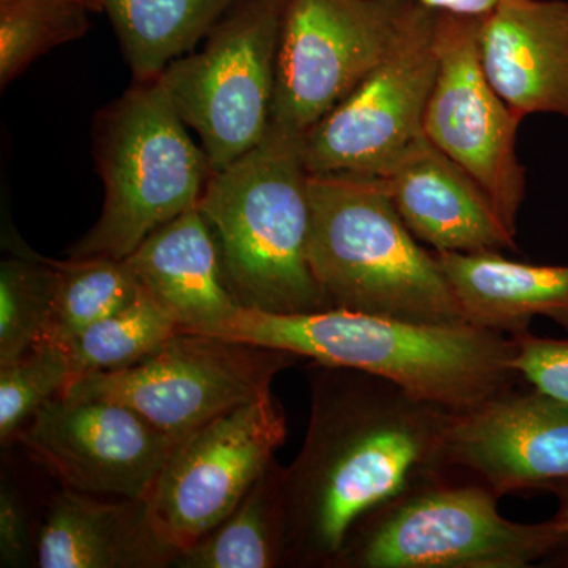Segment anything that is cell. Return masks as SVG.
<instances>
[{
  "label": "cell",
  "mask_w": 568,
  "mask_h": 568,
  "mask_svg": "<svg viewBox=\"0 0 568 568\" xmlns=\"http://www.w3.org/2000/svg\"><path fill=\"white\" fill-rule=\"evenodd\" d=\"M310 420L284 467V567L332 568L354 526L444 467L454 410L386 377L310 362Z\"/></svg>",
  "instance_id": "obj_1"
},
{
  "label": "cell",
  "mask_w": 568,
  "mask_h": 568,
  "mask_svg": "<svg viewBox=\"0 0 568 568\" xmlns=\"http://www.w3.org/2000/svg\"><path fill=\"white\" fill-rule=\"evenodd\" d=\"M205 334L386 377L454 413L473 409L521 381L511 366V336L467 323L410 324L339 308L294 315L241 308Z\"/></svg>",
  "instance_id": "obj_2"
},
{
  "label": "cell",
  "mask_w": 568,
  "mask_h": 568,
  "mask_svg": "<svg viewBox=\"0 0 568 568\" xmlns=\"http://www.w3.org/2000/svg\"><path fill=\"white\" fill-rule=\"evenodd\" d=\"M304 136L268 126L256 148L212 173L197 203L242 308L274 315L331 308L310 263Z\"/></svg>",
  "instance_id": "obj_3"
},
{
  "label": "cell",
  "mask_w": 568,
  "mask_h": 568,
  "mask_svg": "<svg viewBox=\"0 0 568 568\" xmlns=\"http://www.w3.org/2000/svg\"><path fill=\"white\" fill-rule=\"evenodd\" d=\"M310 263L331 308L465 324L435 252L407 230L379 175L310 173Z\"/></svg>",
  "instance_id": "obj_4"
},
{
  "label": "cell",
  "mask_w": 568,
  "mask_h": 568,
  "mask_svg": "<svg viewBox=\"0 0 568 568\" xmlns=\"http://www.w3.org/2000/svg\"><path fill=\"white\" fill-rule=\"evenodd\" d=\"M93 159L102 175L99 222L70 257L126 260L163 224L196 207L213 173L162 80L134 82L97 114Z\"/></svg>",
  "instance_id": "obj_5"
},
{
  "label": "cell",
  "mask_w": 568,
  "mask_h": 568,
  "mask_svg": "<svg viewBox=\"0 0 568 568\" xmlns=\"http://www.w3.org/2000/svg\"><path fill=\"white\" fill-rule=\"evenodd\" d=\"M500 497L447 469L362 518L332 568H526L568 540L555 518L517 523Z\"/></svg>",
  "instance_id": "obj_6"
},
{
  "label": "cell",
  "mask_w": 568,
  "mask_h": 568,
  "mask_svg": "<svg viewBox=\"0 0 568 568\" xmlns=\"http://www.w3.org/2000/svg\"><path fill=\"white\" fill-rule=\"evenodd\" d=\"M291 0H239L213 26L203 50L160 74L213 173L256 148L268 132L276 61Z\"/></svg>",
  "instance_id": "obj_7"
},
{
  "label": "cell",
  "mask_w": 568,
  "mask_h": 568,
  "mask_svg": "<svg viewBox=\"0 0 568 568\" xmlns=\"http://www.w3.org/2000/svg\"><path fill=\"white\" fill-rule=\"evenodd\" d=\"M298 361L287 351L179 331L136 364L81 377L62 396L132 407L175 443L220 414L271 394L275 377Z\"/></svg>",
  "instance_id": "obj_8"
},
{
  "label": "cell",
  "mask_w": 568,
  "mask_h": 568,
  "mask_svg": "<svg viewBox=\"0 0 568 568\" xmlns=\"http://www.w3.org/2000/svg\"><path fill=\"white\" fill-rule=\"evenodd\" d=\"M424 9L418 0H291L271 125L310 132L383 62Z\"/></svg>",
  "instance_id": "obj_9"
},
{
  "label": "cell",
  "mask_w": 568,
  "mask_h": 568,
  "mask_svg": "<svg viewBox=\"0 0 568 568\" xmlns=\"http://www.w3.org/2000/svg\"><path fill=\"white\" fill-rule=\"evenodd\" d=\"M286 436V413L271 392L175 440L145 499L160 536L181 552L216 528L274 462Z\"/></svg>",
  "instance_id": "obj_10"
},
{
  "label": "cell",
  "mask_w": 568,
  "mask_h": 568,
  "mask_svg": "<svg viewBox=\"0 0 568 568\" xmlns=\"http://www.w3.org/2000/svg\"><path fill=\"white\" fill-rule=\"evenodd\" d=\"M480 18L437 13V73L424 133L488 194L500 220L517 234L526 197V170L518 160L525 119L489 84L478 54Z\"/></svg>",
  "instance_id": "obj_11"
},
{
  "label": "cell",
  "mask_w": 568,
  "mask_h": 568,
  "mask_svg": "<svg viewBox=\"0 0 568 568\" xmlns=\"http://www.w3.org/2000/svg\"><path fill=\"white\" fill-rule=\"evenodd\" d=\"M436 18L425 7L383 62L305 133L310 173L381 175L425 136L437 73Z\"/></svg>",
  "instance_id": "obj_12"
},
{
  "label": "cell",
  "mask_w": 568,
  "mask_h": 568,
  "mask_svg": "<svg viewBox=\"0 0 568 568\" xmlns=\"http://www.w3.org/2000/svg\"><path fill=\"white\" fill-rule=\"evenodd\" d=\"M14 443L63 488L138 500L151 495L173 447L132 407L62 395L41 407Z\"/></svg>",
  "instance_id": "obj_13"
},
{
  "label": "cell",
  "mask_w": 568,
  "mask_h": 568,
  "mask_svg": "<svg viewBox=\"0 0 568 568\" xmlns=\"http://www.w3.org/2000/svg\"><path fill=\"white\" fill-rule=\"evenodd\" d=\"M444 467L503 499L568 477V403L517 387L448 426Z\"/></svg>",
  "instance_id": "obj_14"
},
{
  "label": "cell",
  "mask_w": 568,
  "mask_h": 568,
  "mask_svg": "<svg viewBox=\"0 0 568 568\" xmlns=\"http://www.w3.org/2000/svg\"><path fill=\"white\" fill-rule=\"evenodd\" d=\"M379 178L407 230L433 252L517 250L484 189L426 136Z\"/></svg>",
  "instance_id": "obj_15"
},
{
  "label": "cell",
  "mask_w": 568,
  "mask_h": 568,
  "mask_svg": "<svg viewBox=\"0 0 568 568\" xmlns=\"http://www.w3.org/2000/svg\"><path fill=\"white\" fill-rule=\"evenodd\" d=\"M489 84L523 119H568L567 0H504L478 28Z\"/></svg>",
  "instance_id": "obj_16"
},
{
  "label": "cell",
  "mask_w": 568,
  "mask_h": 568,
  "mask_svg": "<svg viewBox=\"0 0 568 568\" xmlns=\"http://www.w3.org/2000/svg\"><path fill=\"white\" fill-rule=\"evenodd\" d=\"M179 551L153 526L148 503L59 488L37 523L36 567L163 568Z\"/></svg>",
  "instance_id": "obj_17"
},
{
  "label": "cell",
  "mask_w": 568,
  "mask_h": 568,
  "mask_svg": "<svg viewBox=\"0 0 568 568\" xmlns=\"http://www.w3.org/2000/svg\"><path fill=\"white\" fill-rule=\"evenodd\" d=\"M126 263L179 331L205 334L242 308L207 220L193 207L149 235Z\"/></svg>",
  "instance_id": "obj_18"
},
{
  "label": "cell",
  "mask_w": 568,
  "mask_h": 568,
  "mask_svg": "<svg viewBox=\"0 0 568 568\" xmlns=\"http://www.w3.org/2000/svg\"><path fill=\"white\" fill-rule=\"evenodd\" d=\"M436 256L467 324L517 336L544 316L568 335V265L521 263L500 252Z\"/></svg>",
  "instance_id": "obj_19"
},
{
  "label": "cell",
  "mask_w": 568,
  "mask_h": 568,
  "mask_svg": "<svg viewBox=\"0 0 568 568\" xmlns=\"http://www.w3.org/2000/svg\"><path fill=\"white\" fill-rule=\"evenodd\" d=\"M239 0H97L110 18L134 82L156 80L192 51Z\"/></svg>",
  "instance_id": "obj_20"
},
{
  "label": "cell",
  "mask_w": 568,
  "mask_h": 568,
  "mask_svg": "<svg viewBox=\"0 0 568 568\" xmlns=\"http://www.w3.org/2000/svg\"><path fill=\"white\" fill-rule=\"evenodd\" d=\"M284 467L276 459L237 507L192 547L182 549L178 568H276L286 559Z\"/></svg>",
  "instance_id": "obj_21"
},
{
  "label": "cell",
  "mask_w": 568,
  "mask_h": 568,
  "mask_svg": "<svg viewBox=\"0 0 568 568\" xmlns=\"http://www.w3.org/2000/svg\"><path fill=\"white\" fill-rule=\"evenodd\" d=\"M54 301L47 343L62 346L85 327L133 304L144 291L125 260L106 256L52 260Z\"/></svg>",
  "instance_id": "obj_22"
},
{
  "label": "cell",
  "mask_w": 568,
  "mask_h": 568,
  "mask_svg": "<svg viewBox=\"0 0 568 568\" xmlns=\"http://www.w3.org/2000/svg\"><path fill=\"white\" fill-rule=\"evenodd\" d=\"M175 332L179 325L173 317L142 291L133 304L97 321L63 343L70 362V384L95 373L132 366Z\"/></svg>",
  "instance_id": "obj_23"
},
{
  "label": "cell",
  "mask_w": 568,
  "mask_h": 568,
  "mask_svg": "<svg viewBox=\"0 0 568 568\" xmlns=\"http://www.w3.org/2000/svg\"><path fill=\"white\" fill-rule=\"evenodd\" d=\"M55 271L50 257L13 250L0 263V364L47 343L54 301Z\"/></svg>",
  "instance_id": "obj_24"
},
{
  "label": "cell",
  "mask_w": 568,
  "mask_h": 568,
  "mask_svg": "<svg viewBox=\"0 0 568 568\" xmlns=\"http://www.w3.org/2000/svg\"><path fill=\"white\" fill-rule=\"evenodd\" d=\"M78 0H0V85L6 89L33 61L91 28Z\"/></svg>",
  "instance_id": "obj_25"
},
{
  "label": "cell",
  "mask_w": 568,
  "mask_h": 568,
  "mask_svg": "<svg viewBox=\"0 0 568 568\" xmlns=\"http://www.w3.org/2000/svg\"><path fill=\"white\" fill-rule=\"evenodd\" d=\"M71 379L65 349L41 343L0 364V440L10 446L32 417L51 399L61 396Z\"/></svg>",
  "instance_id": "obj_26"
},
{
  "label": "cell",
  "mask_w": 568,
  "mask_h": 568,
  "mask_svg": "<svg viewBox=\"0 0 568 568\" xmlns=\"http://www.w3.org/2000/svg\"><path fill=\"white\" fill-rule=\"evenodd\" d=\"M511 339L515 345L511 366L519 379L541 394L568 403V336L541 338L526 332Z\"/></svg>",
  "instance_id": "obj_27"
},
{
  "label": "cell",
  "mask_w": 568,
  "mask_h": 568,
  "mask_svg": "<svg viewBox=\"0 0 568 568\" xmlns=\"http://www.w3.org/2000/svg\"><path fill=\"white\" fill-rule=\"evenodd\" d=\"M37 525L20 488L2 477L0 487V566L22 568L36 566Z\"/></svg>",
  "instance_id": "obj_28"
},
{
  "label": "cell",
  "mask_w": 568,
  "mask_h": 568,
  "mask_svg": "<svg viewBox=\"0 0 568 568\" xmlns=\"http://www.w3.org/2000/svg\"><path fill=\"white\" fill-rule=\"evenodd\" d=\"M436 13L457 14L466 18H485L504 0H418Z\"/></svg>",
  "instance_id": "obj_29"
},
{
  "label": "cell",
  "mask_w": 568,
  "mask_h": 568,
  "mask_svg": "<svg viewBox=\"0 0 568 568\" xmlns=\"http://www.w3.org/2000/svg\"><path fill=\"white\" fill-rule=\"evenodd\" d=\"M541 489L551 493L556 500H558V514L552 518L558 521L560 528L566 530L568 536V477L551 481V484L545 485Z\"/></svg>",
  "instance_id": "obj_30"
},
{
  "label": "cell",
  "mask_w": 568,
  "mask_h": 568,
  "mask_svg": "<svg viewBox=\"0 0 568 568\" xmlns=\"http://www.w3.org/2000/svg\"><path fill=\"white\" fill-rule=\"evenodd\" d=\"M78 2H81L82 6H84L89 11H100V7L99 3H97V0H78Z\"/></svg>",
  "instance_id": "obj_31"
}]
</instances>
